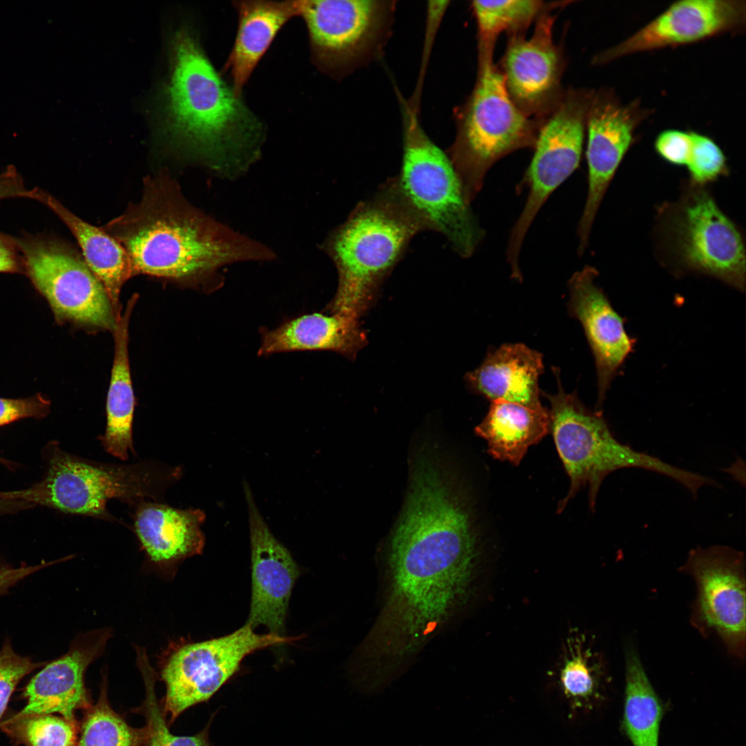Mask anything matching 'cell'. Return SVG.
Segmentation results:
<instances>
[{"mask_svg": "<svg viewBox=\"0 0 746 746\" xmlns=\"http://www.w3.org/2000/svg\"><path fill=\"white\" fill-rule=\"evenodd\" d=\"M182 475L180 466L149 459L131 463L97 461L66 452L53 443L48 447L44 479L26 489L0 492V497L131 528L110 513L109 501L117 499L131 508L144 500L165 502L166 492Z\"/></svg>", "mask_w": 746, "mask_h": 746, "instance_id": "277c9868", "label": "cell"}, {"mask_svg": "<svg viewBox=\"0 0 746 746\" xmlns=\"http://www.w3.org/2000/svg\"><path fill=\"white\" fill-rule=\"evenodd\" d=\"M10 243L0 237V273H15L22 270L23 263L19 260Z\"/></svg>", "mask_w": 746, "mask_h": 746, "instance_id": "74e56055", "label": "cell"}, {"mask_svg": "<svg viewBox=\"0 0 746 746\" xmlns=\"http://www.w3.org/2000/svg\"><path fill=\"white\" fill-rule=\"evenodd\" d=\"M23 270L59 321L114 331L115 313L102 283L73 250L44 238L21 240Z\"/></svg>", "mask_w": 746, "mask_h": 746, "instance_id": "30bf717a", "label": "cell"}, {"mask_svg": "<svg viewBox=\"0 0 746 746\" xmlns=\"http://www.w3.org/2000/svg\"><path fill=\"white\" fill-rule=\"evenodd\" d=\"M651 113L638 99L622 104L613 90L594 91L586 122L588 193L577 229L579 254L587 247L599 207L636 129Z\"/></svg>", "mask_w": 746, "mask_h": 746, "instance_id": "7c38bea8", "label": "cell"}, {"mask_svg": "<svg viewBox=\"0 0 746 746\" xmlns=\"http://www.w3.org/2000/svg\"><path fill=\"white\" fill-rule=\"evenodd\" d=\"M63 560L64 559H61V561L60 560L52 562L43 561L36 565L23 564L18 567H15L0 558V596L6 595L11 588L24 578Z\"/></svg>", "mask_w": 746, "mask_h": 746, "instance_id": "8d00e7d4", "label": "cell"}, {"mask_svg": "<svg viewBox=\"0 0 746 746\" xmlns=\"http://www.w3.org/2000/svg\"><path fill=\"white\" fill-rule=\"evenodd\" d=\"M137 664L145 685L146 696L141 707L146 725L144 746H210L206 730L191 736L171 734L157 700L155 690V674L144 649L137 647Z\"/></svg>", "mask_w": 746, "mask_h": 746, "instance_id": "4dcf8cb0", "label": "cell"}, {"mask_svg": "<svg viewBox=\"0 0 746 746\" xmlns=\"http://www.w3.org/2000/svg\"><path fill=\"white\" fill-rule=\"evenodd\" d=\"M243 490L249 517L252 580L246 624L254 629L262 625L269 633L284 635L289 601L299 569L290 552L268 527L246 480Z\"/></svg>", "mask_w": 746, "mask_h": 746, "instance_id": "e0dca14e", "label": "cell"}, {"mask_svg": "<svg viewBox=\"0 0 746 746\" xmlns=\"http://www.w3.org/2000/svg\"><path fill=\"white\" fill-rule=\"evenodd\" d=\"M0 462H2L3 464L7 465V461L1 458H0Z\"/></svg>", "mask_w": 746, "mask_h": 746, "instance_id": "60d3db41", "label": "cell"}, {"mask_svg": "<svg viewBox=\"0 0 746 746\" xmlns=\"http://www.w3.org/2000/svg\"><path fill=\"white\" fill-rule=\"evenodd\" d=\"M544 372L542 354L523 343H505L490 350L481 364L468 372L470 389L490 402L497 400L532 407L542 405L539 378Z\"/></svg>", "mask_w": 746, "mask_h": 746, "instance_id": "603a6c76", "label": "cell"}, {"mask_svg": "<svg viewBox=\"0 0 746 746\" xmlns=\"http://www.w3.org/2000/svg\"><path fill=\"white\" fill-rule=\"evenodd\" d=\"M597 275L596 269L585 266L571 276L568 309L581 323L594 357L597 387L595 410L602 412L606 393L632 352L635 339L626 332L624 318L595 283Z\"/></svg>", "mask_w": 746, "mask_h": 746, "instance_id": "ac0fdd59", "label": "cell"}, {"mask_svg": "<svg viewBox=\"0 0 746 746\" xmlns=\"http://www.w3.org/2000/svg\"><path fill=\"white\" fill-rule=\"evenodd\" d=\"M427 231L441 234L462 258H469L484 237L450 157L410 119L403 139L400 173L395 177Z\"/></svg>", "mask_w": 746, "mask_h": 746, "instance_id": "52a82bcc", "label": "cell"}, {"mask_svg": "<svg viewBox=\"0 0 746 746\" xmlns=\"http://www.w3.org/2000/svg\"><path fill=\"white\" fill-rule=\"evenodd\" d=\"M258 355L298 351H332L354 359L367 336L359 319L340 314L311 313L261 330Z\"/></svg>", "mask_w": 746, "mask_h": 746, "instance_id": "44dd1931", "label": "cell"}, {"mask_svg": "<svg viewBox=\"0 0 746 746\" xmlns=\"http://www.w3.org/2000/svg\"><path fill=\"white\" fill-rule=\"evenodd\" d=\"M238 14L235 41L223 66L238 95L283 27L298 16L297 1L241 0L232 2Z\"/></svg>", "mask_w": 746, "mask_h": 746, "instance_id": "7402d4cb", "label": "cell"}, {"mask_svg": "<svg viewBox=\"0 0 746 746\" xmlns=\"http://www.w3.org/2000/svg\"><path fill=\"white\" fill-rule=\"evenodd\" d=\"M132 530L149 560L171 564L200 554L206 515L200 508H175L166 502L144 500L133 508Z\"/></svg>", "mask_w": 746, "mask_h": 746, "instance_id": "ffe728a7", "label": "cell"}, {"mask_svg": "<svg viewBox=\"0 0 746 746\" xmlns=\"http://www.w3.org/2000/svg\"><path fill=\"white\" fill-rule=\"evenodd\" d=\"M691 149L687 164L690 177L697 184L716 180L727 172V160L721 149L709 136L690 131Z\"/></svg>", "mask_w": 746, "mask_h": 746, "instance_id": "1f68e13d", "label": "cell"}, {"mask_svg": "<svg viewBox=\"0 0 746 746\" xmlns=\"http://www.w3.org/2000/svg\"><path fill=\"white\" fill-rule=\"evenodd\" d=\"M37 200L49 207L77 239L84 262L105 289L117 319L122 314L119 294L133 276L130 258L123 246L102 229L82 220L54 197L39 190Z\"/></svg>", "mask_w": 746, "mask_h": 746, "instance_id": "d4e9b609", "label": "cell"}, {"mask_svg": "<svg viewBox=\"0 0 746 746\" xmlns=\"http://www.w3.org/2000/svg\"><path fill=\"white\" fill-rule=\"evenodd\" d=\"M555 18L551 12L542 15L530 38L524 33L508 35L499 67L512 101L537 120L552 111L564 93L561 79L565 61L553 39Z\"/></svg>", "mask_w": 746, "mask_h": 746, "instance_id": "4fadbf2b", "label": "cell"}, {"mask_svg": "<svg viewBox=\"0 0 746 746\" xmlns=\"http://www.w3.org/2000/svg\"><path fill=\"white\" fill-rule=\"evenodd\" d=\"M105 680L97 701L84 709L77 746H144L146 727H131L112 709Z\"/></svg>", "mask_w": 746, "mask_h": 746, "instance_id": "f1b7e54d", "label": "cell"}, {"mask_svg": "<svg viewBox=\"0 0 746 746\" xmlns=\"http://www.w3.org/2000/svg\"><path fill=\"white\" fill-rule=\"evenodd\" d=\"M678 244L685 265L744 289L745 252L741 235L706 193L695 194L678 224Z\"/></svg>", "mask_w": 746, "mask_h": 746, "instance_id": "2e32d148", "label": "cell"}, {"mask_svg": "<svg viewBox=\"0 0 746 746\" xmlns=\"http://www.w3.org/2000/svg\"><path fill=\"white\" fill-rule=\"evenodd\" d=\"M370 0H298V17L308 34L311 58L321 70L336 75L376 37L385 6Z\"/></svg>", "mask_w": 746, "mask_h": 746, "instance_id": "5bb4252c", "label": "cell"}, {"mask_svg": "<svg viewBox=\"0 0 746 746\" xmlns=\"http://www.w3.org/2000/svg\"><path fill=\"white\" fill-rule=\"evenodd\" d=\"M0 729L17 745L23 746H77L79 725L53 714L8 718Z\"/></svg>", "mask_w": 746, "mask_h": 746, "instance_id": "f546056e", "label": "cell"}, {"mask_svg": "<svg viewBox=\"0 0 746 746\" xmlns=\"http://www.w3.org/2000/svg\"><path fill=\"white\" fill-rule=\"evenodd\" d=\"M6 195V191L4 184L0 181V200L4 199Z\"/></svg>", "mask_w": 746, "mask_h": 746, "instance_id": "ab89813d", "label": "cell"}, {"mask_svg": "<svg viewBox=\"0 0 746 746\" xmlns=\"http://www.w3.org/2000/svg\"><path fill=\"white\" fill-rule=\"evenodd\" d=\"M593 93L589 89L564 91L557 106L540 122L533 157L524 178L528 195L508 240L506 255L512 267L519 264L523 241L540 208L579 166Z\"/></svg>", "mask_w": 746, "mask_h": 746, "instance_id": "ba28073f", "label": "cell"}, {"mask_svg": "<svg viewBox=\"0 0 746 746\" xmlns=\"http://www.w3.org/2000/svg\"><path fill=\"white\" fill-rule=\"evenodd\" d=\"M137 297L133 295L124 312L116 321L113 331L115 354L106 400V425L98 437L109 455L126 461L129 454L136 456L133 439L135 397L128 353V325Z\"/></svg>", "mask_w": 746, "mask_h": 746, "instance_id": "cb8c5ba5", "label": "cell"}, {"mask_svg": "<svg viewBox=\"0 0 746 746\" xmlns=\"http://www.w3.org/2000/svg\"><path fill=\"white\" fill-rule=\"evenodd\" d=\"M20 509V505L15 501L0 499V512H11Z\"/></svg>", "mask_w": 746, "mask_h": 746, "instance_id": "f35d334b", "label": "cell"}, {"mask_svg": "<svg viewBox=\"0 0 746 746\" xmlns=\"http://www.w3.org/2000/svg\"><path fill=\"white\" fill-rule=\"evenodd\" d=\"M426 227L401 193L395 177L360 202L331 233L325 249L338 272L329 314L359 319L387 276L403 258L414 236Z\"/></svg>", "mask_w": 746, "mask_h": 746, "instance_id": "3957f363", "label": "cell"}, {"mask_svg": "<svg viewBox=\"0 0 746 746\" xmlns=\"http://www.w3.org/2000/svg\"><path fill=\"white\" fill-rule=\"evenodd\" d=\"M569 644V651L561 671L560 680L566 695L575 698L591 696L596 687L594 667L591 665L592 653L584 649L581 641Z\"/></svg>", "mask_w": 746, "mask_h": 746, "instance_id": "d6a6232c", "label": "cell"}, {"mask_svg": "<svg viewBox=\"0 0 746 746\" xmlns=\"http://www.w3.org/2000/svg\"><path fill=\"white\" fill-rule=\"evenodd\" d=\"M101 228L125 249L133 276L198 281L227 264L269 255L194 209L160 176L146 182L140 202Z\"/></svg>", "mask_w": 746, "mask_h": 746, "instance_id": "6da1fadb", "label": "cell"}, {"mask_svg": "<svg viewBox=\"0 0 746 746\" xmlns=\"http://www.w3.org/2000/svg\"><path fill=\"white\" fill-rule=\"evenodd\" d=\"M624 727L633 746H658L662 708L638 653H625Z\"/></svg>", "mask_w": 746, "mask_h": 746, "instance_id": "4316f807", "label": "cell"}, {"mask_svg": "<svg viewBox=\"0 0 746 746\" xmlns=\"http://www.w3.org/2000/svg\"><path fill=\"white\" fill-rule=\"evenodd\" d=\"M164 128L171 142L219 165L254 160L265 126L217 71L195 35L182 27L171 45Z\"/></svg>", "mask_w": 746, "mask_h": 746, "instance_id": "7a4b0ae2", "label": "cell"}, {"mask_svg": "<svg viewBox=\"0 0 746 746\" xmlns=\"http://www.w3.org/2000/svg\"><path fill=\"white\" fill-rule=\"evenodd\" d=\"M697 589L693 620L702 632L716 633L729 651L745 649V576L743 554L716 546L692 550L683 566Z\"/></svg>", "mask_w": 746, "mask_h": 746, "instance_id": "8fae6325", "label": "cell"}, {"mask_svg": "<svg viewBox=\"0 0 746 746\" xmlns=\"http://www.w3.org/2000/svg\"><path fill=\"white\" fill-rule=\"evenodd\" d=\"M110 637L108 629L77 635L64 655L46 662L32 677L23 689L26 704L9 718L57 713L76 720V711L91 704L84 685L86 670L104 652Z\"/></svg>", "mask_w": 746, "mask_h": 746, "instance_id": "d6986e66", "label": "cell"}, {"mask_svg": "<svg viewBox=\"0 0 746 746\" xmlns=\"http://www.w3.org/2000/svg\"><path fill=\"white\" fill-rule=\"evenodd\" d=\"M494 46L479 43L476 84L449 157L470 203L497 161L517 150L534 148L541 122L526 116L510 99L493 60Z\"/></svg>", "mask_w": 746, "mask_h": 746, "instance_id": "8992f818", "label": "cell"}, {"mask_svg": "<svg viewBox=\"0 0 746 746\" xmlns=\"http://www.w3.org/2000/svg\"><path fill=\"white\" fill-rule=\"evenodd\" d=\"M654 148L664 160L674 165L685 166L691 149L690 131L664 130L656 137Z\"/></svg>", "mask_w": 746, "mask_h": 746, "instance_id": "d590c367", "label": "cell"}, {"mask_svg": "<svg viewBox=\"0 0 746 746\" xmlns=\"http://www.w3.org/2000/svg\"><path fill=\"white\" fill-rule=\"evenodd\" d=\"M552 370L557 391L554 394L541 391L550 403L551 431L555 444L570 479L567 495L559 503L563 510L577 492L588 487L591 509L604 479L624 468H639L666 475L685 486L696 497L711 479L667 463L659 458L638 452L622 443L612 434L602 412L591 411L575 392L567 393L562 386L560 370Z\"/></svg>", "mask_w": 746, "mask_h": 746, "instance_id": "5b68a950", "label": "cell"}, {"mask_svg": "<svg viewBox=\"0 0 746 746\" xmlns=\"http://www.w3.org/2000/svg\"><path fill=\"white\" fill-rule=\"evenodd\" d=\"M745 1L681 0L620 44L601 52L593 64H607L638 52L690 44L745 27Z\"/></svg>", "mask_w": 746, "mask_h": 746, "instance_id": "9a60e30c", "label": "cell"}, {"mask_svg": "<svg viewBox=\"0 0 746 746\" xmlns=\"http://www.w3.org/2000/svg\"><path fill=\"white\" fill-rule=\"evenodd\" d=\"M551 431L549 410L543 405H526L497 400L475 428V432L488 443L495 459L519 465L528 449L541 441Z\"/></svg>", "mask_w": 746, "mask_h": 746, "instance_id": "484cf974", "label": "cell"}, {"mask_svg": "<svg viewBox=\"0 0 746 746\" xmlns=\"http://www.w3.org/2000/svg\"><path fill=\"white\" fill-rule=\"evenodd\" d=\"M46 662H35L30 657L19 655L10 640L5 639L0 649V720L20 681Z\"/></svg>", "mask_w": 746, "mask_h": 746, "instance_id": "836d02e7", "label": "cell"}, {"mask_svg": "<svg viewBox=\"0 0 746 746\" xmlns=\"http://www.w3.org/2000/svg\"><path fill=\"white\" fill-rule=\"evenodd\" d=\"M50 405L41 394L24 399L0 397V427L24 418H43L48 414Z\"/></svg>", "mask_w": 746, "mask_h": 746, "instance_id": "e575fe53", "label": "cell"}, {"mask_svg": "<svg viewBox=\"0 0 746 746\" xmlns=\"http://www.w3.org/2000/svg\"><path fill=\"white\" fill-rule=\"evenodd\" d=\"M569 3L535 0L474 1L471 7L478 27L479 42L495 44L503 32L508 35L524 33L542 15Z\"/></svg>", "mask_w": 746, "mask_h": 746, "instance_id": "83f0119b", "label": "cell"}, {"mask_svg": "<svg viewBox=\"0 0 746 746\" xmlns=\"http://www.w3.org/2000/svg\"><path fill=\"white\" fill-rule=\"evenodd\" d=\"M299 639L258 634L245 624L229 635L178 647L161 670L166 685L163 713L169 715L170 723L173 721L185 709L209 699L238 670L247 656Z\"/></svg>", "mask_w": 746, "mask_h": 746, "instance_id": "9c48e42d", "label": "cell"}]
</instances>
